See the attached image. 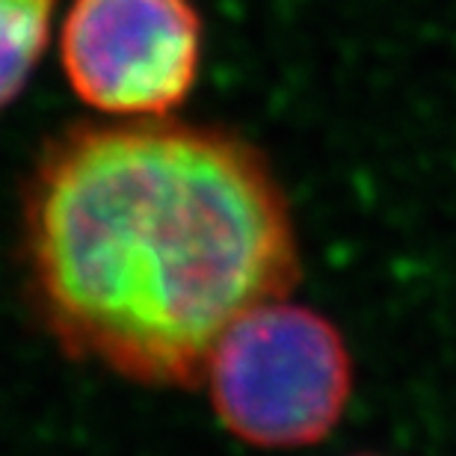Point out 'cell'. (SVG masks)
Segmentation results:
<instances>
[{"instance_id": "1", "label": "cell", "mask_w": 456, "mask_h": 456, "mask_svg": "<svg viewBox=\"0 0 456 456\" xmlns=\"http://www.w3.org/2000/svg\"><path fill=\"white\" fill-rule=\"evenodd\" d=\"M18 261L45 335L145 388H199L223 335L303 276L267 154L172 116L51 134L21 187Z\"/></svg>"}, {"instance_id": "2", "label": "cell", "mask_w": 456, "mask_h": 456, "mask_svg": "<svg viewBox=\"0 0 456 456\" xmlns=\"http://www.w3.org/2000/svg\"><path fill=\"white\" fill-rule=\"evenodd\" d=\"M220 424L261 451L323 442L353 395V355L341 330L308 305L252 308L223 335L205 370Z\"/></svg>"}, {"instance_id": "3", "label": "cell", "mask_w": 456, "mask_h": 456, "mask_svg": "<svg viewBox=\"0 0 456 456\" xmlns=\"http://www.w3.org/2000/svg\"><path fill=\"white\" fill-rule=\"evenodd\" d=\"M202 53L193 0H71L60 30L71 93L110 118L172 116L193 93Z\"/></svg>"}, {"instance_id": "4", "label": "cell", "mask_w": 456, "mask_h": 456, "mask_svg": "<svg viewBox=\"0 0 456 456\" xmlns=\"http://www.w3.org/2000/svg\"><path fill=\"white\" fill-rule=\"evenodd\" d=\"M57 0H0V113L24 93L51 45Z\"/></svg>"}, {"instance_id": "5", "label": "cell", "mask_w": 456, "mask_h": 456, "mask_svg": "<svg viewBox=\"0 0 456 456\" xmlns=\"http://www.w3.org/2000/svg\"><path fill=\"white\" fill-rule=\"evenodd\" d=\"M359 456H379V453H359Z\"/></svg>"}]
</instances>
